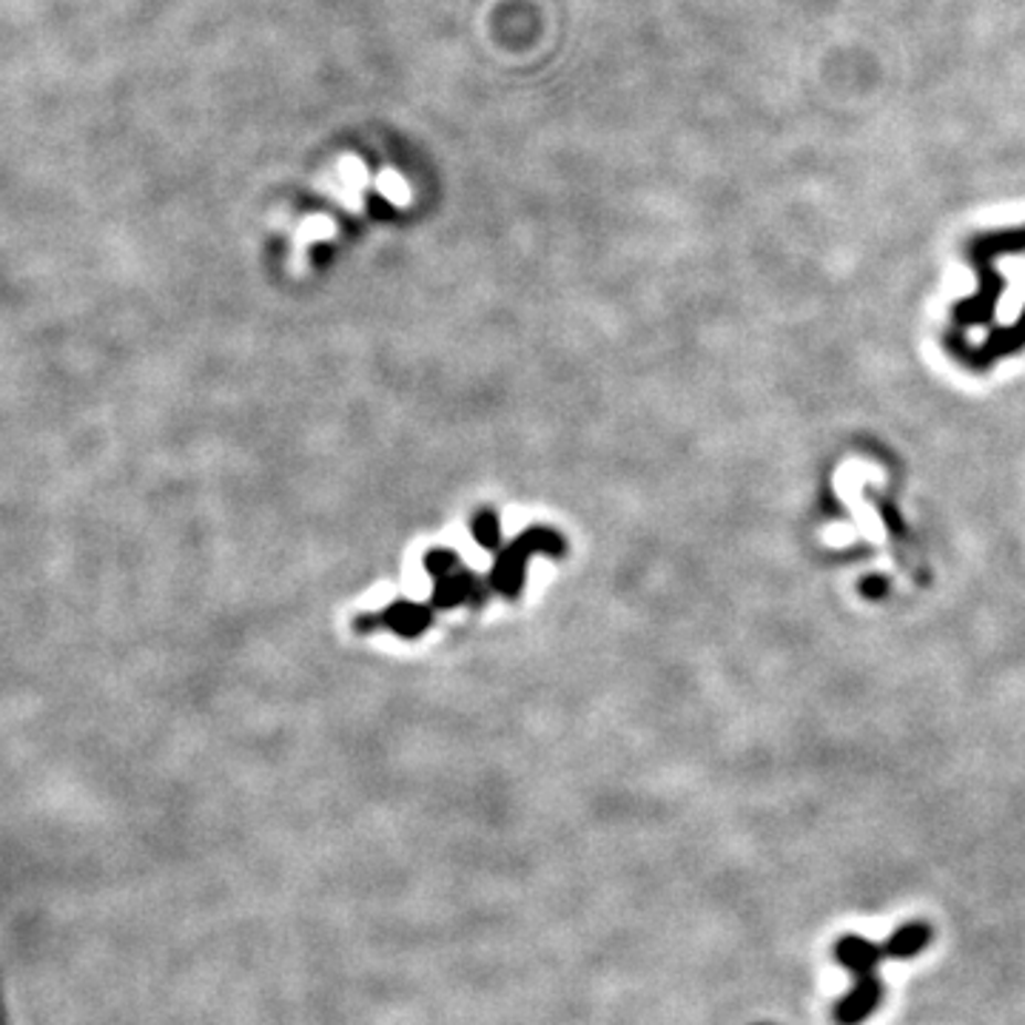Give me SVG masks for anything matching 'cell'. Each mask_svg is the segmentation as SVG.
Wrapping results in <instances>:
<instances>
[{"label": "cell", "mask_w": 1025, "mask_h": 1025, "mask_svg": "<svg viewBox=\"0 0 1025 1025\" xmlns=\"http://www.w3.org/2000/svg\"><path fill=\"white\" fill-rule=\"evenodd\" d=\"M931 943V929L926 923H909L897 929L884 945H875L869 940L846 934L837 940L835 960L844 969L855 974V989L846 994L835 1008L837 1025H857L869 1019L875 1008L880 1005L884 989L877 980V965L884 960H909Z\"/></svg>", "instance_id": "6da1fadb"}, {"label": "cell", "mask_w": 1025, "mask_h": 1025, "mask_svg": "<svg viewBox=\"0 0 1025 1025\" xmlns=\"http://www.w3.org/2000/svg\"><path fill=\"white\" fill-rule=\"evenodd\" d=\"M379 191L397 205H405L408 200H411V189H408V182L402 180L397 171H382V175H379Z\"/></svg>", "instance_id": "7a4b0ae2"}, {"label": "cell", "mask_w": 1025, "mask_h": 1025, "mask_svg": "<svg viewBox=\"0 0 1025 1025\" xmlns=\"http://www.w3.org/2000/svg\"><path fill=\"white\" fill-rule=\"evenodd\" d=\"M339 175H342V180L348 182L351 189H362L364 180H368V171H364V166L357 160V157H342V162H339Z\"/></svg>", "instance_id": "3957f363"}]
</instances>
